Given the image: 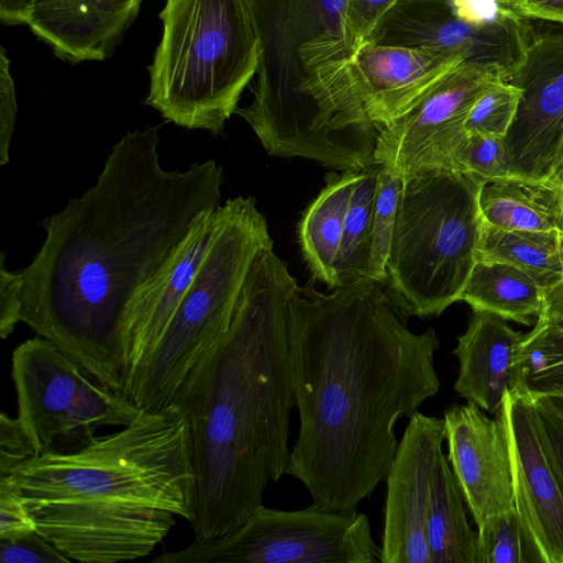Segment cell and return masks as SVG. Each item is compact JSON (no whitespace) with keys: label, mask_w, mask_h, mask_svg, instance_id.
<instances>
[{"label":"cell","mask_w":563,"mask_h":563,"mask_svg":"<svg viewBox=\"0 0 563 563\" xmlns=\"http://www.w3.org/2000/svg\"><path fill=\"white\" fill-rule=\"evenodd\" d=\"M479 207L484 221L497 228L563 235L558 219L532 189L514 178L485 183L479 195Z\"/></svg>","instance_id":"25"},{"label":"cell","mask_w":563,"mask_h":563,"mask_svg":"<svg viewBox=\"0 0 563 563\" xmlns=\"http://www.w3.org/2000/svg\"><path fill=\"white\" fill-rule=\"evenodd\" d=\"M289 345L299 431L286 474L313 507L356 511L386 479L397 421L439 391L438 334L409 330L380 283L362 279L331 294L298 286Z\"/></svg>","instance_id":"2"},{"label":"cell","mask_w":563,"mask_h":563,"mask_svg":"<svg viewBox=\"0 0 563 563\" xmlns=\"http://www.w3.org/2000/svg\"><path fill=\"white\" fill-rule=\"evenodd\" d=\"M378 168L379 165L375 164L357 172L344 220L338 262L339 286L367 279L365 274Z\"/></svg>","instance_id":"26"},{"label":"cell","mask_w":563,"mask_h":563,"mask_svg":"<svg viewBox=\"0 0 563 563\" xmlns=\"http://www.w3.org/2000/svg\"><path fill=\"white\" fill-rule=\"evenodd\" d=\"M443 421L448 460L476 527L516 508L504 405L494 418L470 401L453 405Z\"/></svg>","instance_id":"15"},{"label":"cell","mask_w":563,"mask_h":563,"mask_svg":"<svg viewBox=\"0 0 563 563\" xmlns=\"http://www.w3.org/2000/svg\"><path fill=\"white\" fill-rule=\"evenodd\" d=\"M432 563H478V533L466 516V503L448 457L433 462L427 514Z\"/></svg>","instance_id":"22"},{"label":"cell","mask_w":563,"mask_h":563,"mask_svg":"<svg viewBox=\"0 0 563 563\" xmlns=\"http://www.w3.org/2000/svg\"><path fill=\"white\" fill-rule=\"evenodd\" d=\"M523 340L525 334L514 330L504 318L473 310L452 351L460 365L454 390L495 415L507 394L523 386Z\"/></svg>","instance_id":"19"},{"label":"cell","mask_w":563,"mask_h":563,"mask_svg":"<svg viewBox=\"0 0 563 563\" xmlns=\"http://www.w3.org/2000/svg\"><path fill=\"white\" fill-rule=\"evenodd\" d=\"M297 288L273 249L261 252L227 333L173 398L189 427L195 539L240 526L263 504L267 484L286 474L295 406L289 319Z\"/></svg>","instance_id":"3"},{"label":"cell","mask_w":563,"mask_h":563,"mask_svg":"<svg viewBox=\"0 0 563 563\" xmlns=\"http://www.w3.org/2000/svg\"><path fill=\"white\" fill-rule=\"evenodd\" d=\"M528 393L543 450L563 487V415L543 395Z\"/></svg>","instance_id":"32"},{"label":"cell","mask_w":563,"mask_h":563,"mask_svg":"<svg viewBox=\"0 0 563 563\" xmlns=\"http://www.w3.org/2000/svg\"><path fill=\"white\" fill-rule=\"evenodd\" d=\"M401 178L387 278L404 314L437 317L460 301L477 263L485 183L446 167Z\"/></svg>","instance_id":"7"},{"label":"cell","mask_w":563,"mask_h":563,"mask_svg":"<svg viewBox=\"0 0 563 563\" xmlns=\"http://www.w3.org/2000/svg\"><path fill=\"white\" fill-rule=\"evenodd\" d=\"M367 42L457 56L499 68L509 81L526 56L528 22L518 13L497 20L473 16L454 10L450 0H397Z\"/></svg>","instance_id":"11"},{"label":"cell","mask_w":563,"mask_h":563,"mask_svg":"<svg viewBox=\"0 0 563 563\" xmlns=\"http://www.w3.org/2000/svg\"><path fill=\"white\" fill-rule=\"evenodd\" d=\"M379 165V164H378ZM402 178L379 165L368 249L366 278L382 283L393 236Z\"/></svg>","instance_id":"28"},{"label":"cell","mask_w":563,"mask_h":563,"mask_svg":"<svg viewBox=\"0 0 563 563\" xmlns=\"http://www.w3.org/2000/svg\"><path fill=\"white\" fill-rule=\"evenodd\" d=\"M145 103L189 130L222 133L254 79V0H167Z\"/></svg>","instance_id":"6"},{"label":"cell","mask_w":563,"mask_h":563,"mask_svg":"<svg viewBox=\"0 0 563 563\" xmlns=\"http://www.w3.org/2000/svg\"><path fill=\"white\" fill-rule=\"evenodd\" d=\"M142 0H31L27 25L55 55L103 60L135 19Z\"/></svg>","instance_id":"20"},{"label":"cell","mask_w":563,"mask_h":563,"mask_svg":"<svg viewBox=\"0 0 563 563\" xmlns=\"http://www.w3.org/2000/svg\"><path fill=\"white\" fill-rule=\"evenodd\" d=\"M515 507L543 563H563V487L543 450L528 390L508 393Z\"/></svg>","instance_id":"17"},{"label":"cell","mask_w":563,"mask_h":563,"mask_svg":"<svg viewBox=\"0 0 563 563\" xmlns=\"http://www.w3.org/2000/svg\"><path fill=\"white\" fill-rule=\"evenodd\" d=\"M521 89L510 81H498L484 91L464 122L466 134L505 139L517 114Z\"/></svg>","instance_id":"30"},{"label":"cell","mask_w":563,"mask_h":563,"mask_svg":"<svg viewBox=\"0 0 563 563\" xmlns=\"http://www.w3.org/2000/svg\"><path fill=\"white\" fill-rule=\"evenodd\" d=\"M462 62L457 56L366 42L356 52L353 73L368 122L380 132Z\"/></svg>","instance_id":"18"},{"label":"cell","mask_w":563,"mask_h":563,"mask_svg":"<svg viewBox=\"0 0 563 563\" xmlns=\"http://www.w3.org/2000/svg\"><path fill=\"white\" fill-rule=\"evenodd\" d=\"M1 563H69L71 560L37 531L0 539Z\"/></svg>","instance_id":"33"},{"label":"cell","mask_w":563,"mask_h":563,"mask_svg":"<svg viewBox=\"0 0 563 563\" xmlns=\"http://www.w3.org/2000/svg\"><path fill=\"white\" fill-rule=\"evenodd\" d=\"M267 249L273 240L253 197L228 199L218 207L214 234L198 273L122 396L141 411L173 401L189 372L227 333L252 265Z\"/></svg>","instance_id":"8"},{"label":"cell","mask_w":563,"mask_h":563,"mask_svg":"<svg viewBox=\"0 0 563 563\" xmlns=\"http://www.w3.org/2000/svg\"><path fill=\"white\" fill-rule=\"evenodd\" d=\"M519 15L563 23V0H504Z\"/></svg>","instance_id":"41"},{"label":"cell","mask_w":563,"mask_h":563,"mask_svg":"<svg viewBox=\"0 0 563 563\" xmlns=\"http://www.w3.org/2000/svg\"><path fill=\"white\" fill-rule=\"evenodd\" d=\"M445 440L441 418L416 411L386 476L379 563H432L427 538L431 471Z\"/></svg>","instance_id":"14"},{"label":"cell","mask_w":563,"mask_h":563,"mask_svg":"<svg viewBox=\"0 0 563 563\" xmlns=\"http://www.w3.org/2000/svg\"><path fill=\"white\" fill-rule=\"evenodd\" d=\"M358 170L334 172L308 206L298 225L299 244L314 278L331 289L339 286L338 262L344 220Z\"/></svg>","instance_id":"21"},{"label":"cell","mask_w":563,"mask_h":563,"mask_svg":"<svg viewBox=\"0 0 563 563\" xmlns=\"http://www.w3.org/2000/svg\"><path fill=\"white\" fill-rule=\"evenodd\" d=\"M529 187L558 219L563 230V145L550 173Z\"/></svg>","instance_id":"39"},{"label":"cell","mask_w":563,"mask_h":563,"mask_svg":"<svg viewBox=\"0 0 563 563\" xmlns=\"http://www.w3.org/2000/svg\"><path fill=\"white\" fill-rule=\"evenodd\" d=\"M217 209L208 212L189 231L128 302L119 328L121 393L151 356L198 273L214 234Z\"/></svg>","instance_id":"16"},{"label":"cell","mask_w":563,"mask_h":563,"mask_svg":"<svg viewBox=\"0 0 563 563\" xmlns=\"http://www.w3.org/2000/svg\"><path fill=\"white\" fill-rule=\"evenodd\" d=\"M18 114L14 82L5 51L0 53V165L10 161V145Z\"/></svg>","instance_id":"36"},{"label":"cell","mask_w":563,"mask_h":563,"mask_svg":"<svg viewBox=\"0 0 563 563\" xmlns=\"http://www.w3.org/2000/svg\"><path fill=\"white\" fill-rule=\"evenodd\" d=\"M501 80L508 81L499 68L462 62L413 108L380 130L375 163L400 177L423 167L450 168L471 108Z\"/></svg>","instance_id":"13"},{"label":"cell","mask_w":563,"mask_h":563,"mask_svg":"<svg viewBox=\"0 0 563 563\" xmlns=\"http://www.w3.org/2000/svg\"><path fill=\"white\" fill-rule=\"evenodd\" d=\"M543 291L534 279L511 265L477 262L460 300L472 310L532 325L542 310Z\"/></svg>","instance_id":"23"},{"label":"cell","mask_w":563,"mask_h":563,"mask_svg":"<svg viewBox=\"0 0 563 563\" xmlns=\"http://www.w3.org/2000/svg\"><path fill=\"white\" fill-rule=\"evenodd\" d=\"M378 548L364 512L277 510L263 504L236 528L187 548L165 552L155 563H375Z\"/></svg>","instance_id":"10"},{"label":"cell","mask_w":563,"mask_h":563,"mask_svg":"<svg viewBox=\"0 0 563 563\" xmlns=\"http://www.w3.org/2000/svg\"><path fill=\"white\" fill-rule=\"evenodd\" d=\"M159 125L126 132L96 184L45 218L42 246L19 269L21 320L121 394L119 328L135 291L221 205L222 166L164 169Z\"/></svg>","instance_id":"1"},{"label":"cell","mask_w":563,"mask_h":563,"mask_svg":"<svg viewBox=\"0 0 563 563\" xmlns=\"http://www.w3.org/2000/svg\"><path fill=\"white\" fill-rule=\"evenodd\" d=\"M31 0H0V19L5 25L26 24Z\"/></svg>","instance_id":"42"},{"label":"cell","mask_w":563,"mask_h":563,"mask_svg":"<svg viewBox=\"0 0 563 563\" xmlns=\"http://www.w3.org/2000/svg\"><path fill=\"white\" fill-rule=\"evenodd\" d=\"M397 0H347L346 21L356 52L367 42L372 31Z\"/></svg>","instance_id":"37"},{"label":"cell","mask_w":563,"mask_h":563,"mask_svg":"<svg viewBox=\"0 0 563 563\" xmlns=\"http://www.w3.org/2000/svg\"><path fill=\"white\" fill-rule=\"evenodd\" d=\"M11 361L18 418L38 455L80 451L95 441L98 429L125 427L141 412L40 335L19 344Z\"/></svg>","instance_id":"9"},{"label":"cell","mask_w":563,"mask_h":563,"mask_svg":"<svg viewBox=\"0 0 563 563\" xmlns=\"http://www.w3.org/2000/svg\"><path fill=\"white\" fill-rule=\"evenodd\" d=\"M477 533L478 563H543L516 508L488 518Z\"/></svg>","instance_id":"27"},{"label":"cell","mask_w":563,"mask_h":563,"mask_svg":"<svg viewBox=\"0 0 563 563\" xmlns=\"http://www.w3.org/2000/svg\"><path fill=\"white\" fill-rule=\"evenodd\" d=\"M38 453L20 419L0 415V476L12 474Z\"/></svg>","instance_id":"34"},{"label":"cell","mask_w":563,"mask_h":563,"mask_svg":"<svg viewBox=\"0 0 563 563\" xmlns=\"http://www.w3.org/2000/svg\"><path fill=\"white\" fill-rule=\"evenodd\" d=\"M450 168L473 174L484 183L511 178L505 139L465 133L450 157Z\"/></svg>","instance_id":"31"},{"label":"cell","mask_w":563,"mask_h":563,"mask_svg":"<svg viewBox=\"0 0 563 563\" xmlns=\"http://www.w3.org/2000/svg\"><path fill=\"white\" fill-rule=\"evenodd\" d=\"M36 531V525L9 476H0V539Z\"/></svg>","instance_id":"35"},{"label":"cell","mask_w":563,"mask_h":563,"mask_svg":"<svg viewBox=\"0 0 563 563\" xmlns=\"http://www.w3.org/2000/svg\"><path fill=\"white\" fill-rule=\"evenodd\" d=\"M5 254L0 260V336L5 340L22 322V291L19 271H9L4 262Z\"/></svg>","instance_id":"38"},{"label":"cell","mask_w":563,"mask_h":563,"mask_svg":"<svg viewBox=\"0 0 563 563\" xmlns=\"http://www.w3.org/2000/svg\"><path fill=\"white\" fill-rule=\"evenodd\" d=\"M11 478L36 531L71 561L147 556L191 520L196 475L189 427L170 402L68 454H40Z\"/></svg>","instance_id":"4"},{"label":"cell","mask_w":563,"mask_h":563,"mask_svg":"<svg viewBox=\"0 0 563 563\" xmlns=\"http://www.w3.org/2000/svg\"><path fill=\"white\" fill-rule=\"evenodd\" d=\"M532 333H549L563 339V278L545 287L542 310Z\"/></svg>","instance_id":"40"},{"label":"cell","mask_w":563,"mask_h":563,"mask_svg":"<svg viewBox=\"0 0 563 563\" xmlns=\"http://www.w3.org/2000/svg\"><path fill=\"white\" fill-rule=\"evenodd\" d=\"M562 234L507 230L484 221L477 262L511 265L543 288L563 278Z\"/></svg>","instance_id":"24"},{"label":"cell","mask_w":563,"mask_h":563,"mask_svg":"<svg viewBox=\"0 0 563 563\" xmlns=\"http://www.w3.org/2000/svg\"><path fill=\"white\" fill-rule=\"evenodd\" d=\"M347 0H254L261 53L253 100L235 113L272 156L341 169L375 165L379 132L358 96Z\"/></svg>","instance_id":"5"},{"label":"cell","mask_w":563,"mask_h":563,"mask_svg":"<svg viewBox=\"0 0 563 563\" xmlns=\"http://www.w3.org/2000/svg\"><path fill=\"white\" fill-rule=\"evenodd\" d=\"M543 395L547 400L563 415V390L552 391Z\"/></svg>","instance_id":"43"},{"label":"cell","mask_w":563,"mask_h":563,"mask_svg":"<svg viewBox=\"0 0 563 563\" xmlns=\"http://www.w3.org/2000/svg\"><path fill=\"white\" fill-rule=\"evenodd\" d=\"M523 386L536 393L563 390V339L549 333L525 334L522 343Z\"/></svg>","instance_id":"29"},{"label":"cell","mask_w":563,"mask_h":563,"mask_svg":"<svg viewBox=\"0 0 563 563\" xmlns=\"http://www.w3.org/2000/svg\"><path fill=\"white\" fill-rule=\"evenodd\" d=\"M527 22L526 56L509 80L521 99L505 145L511 178L531 186L550 173L563 145V23Z\"/></svg>","instance_id":"12"}]
</instances>
